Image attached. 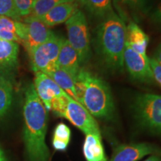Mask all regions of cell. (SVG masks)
<instances>
[{
  "instance_id": "cell-1",
  "label": "cell",
  "mask_w": 161,
  "mask_h": 161,
  "mask_svg": "<svg viewBox=\"0 0 161 161\" xmlns=\"http://www.w3.org/2000/svg\"><path fill=\"white\" fill-rule=\"evenodd\" d=\"M23 117V140L28 161H49V151L46 143L48 113L33 84L25 91Z\"/></svg>"
},
{
  "instance_id": "cell-2",
  "label": "cell",
  "mask_w": 161,
  "mask_h": 161,
  "mask_svg": "<svg viewBox=\"0 0 161 161\" xmlns=\"http://www.w3.org/2000/svg\"><path fill=\"white\" fill-rule=\"evenodd\" d=\"M126 43L127 26L114 11L102 19L96 34L97 52L109 69H123Z\"/></svg>"
},
{
  "instance_id": "cell-3",
  "label": "cell",
  "mask_w": 161,
  "mask_h": 161,
  "mask_svg": "<svg viewBox=\"0 0 161 161\" xmlns=\"http://www.w3.org/2000/svg\"><path fill=\"white\" fill-rule=\"evenodd\" d=\"M78 102L90 114L102 119L110 120L115 112L114 98L109 86L97 75L80 69L75 80Z\"/></svg>"
},
{
  "instance_id": "cell-4",
  "label": "cell",
  "mask_w": 161,
  "mask_h": 161,
  "mask_svg": "<svg viewBox=\"0 0 161 161\" xmlns=\"http://www.w3.org/2000/svg\"><path fill=\"white\" fill-rule=\"evenodd\" d=\"M132 107L139 125L153 134L161 136V96L139 94Z\"/></svg>"
},
{
  "instance_id": "cell-5",
  "label": "cell",
  "mask_w": 161,
  "mask_h": 161,
  "mask_svg": "<svg viewBox=\"0 0 161 161\" xmlns=\"http://www.w3.org/2000/svg\"><path fill=\"white\" fill-rule=\"evenodd\" d=\"M33 84L46 110H52L56 115L63 117L69 96L43 72H35Z\"/></svg>"
},
{
  "instance_id": "cell-6",
  "label": "cell",
  "mask_w": 161,
  "mask_h": 161,
  "mask_svg": "<svg viewBox=\"0 0 161 161\" xmlns=\"http://www.w3.org/2000/svg\"><path fill=\"white\" fill-rule=\"evenodd\" d=\"M67 40L77 52L80 64H85L91 57L89 29L85 14L83 11H77L66 22Z\"/></svg>"
},
{
  "instance_id": "cell-7",
  "label": "cell",
  "mask_w": 161,
  "mask_h": 161,
  "mask_svg": "<svg viewBox=\"0 0 161 161\" xmlns=\"http://www.w3.org/2000/svg\"><path fill=\"white\" fill-rule=\"evenodd\" d=\"M64 40L54 34L47 41L34 49L29 55L32 69L46 75L57 69L58 55Z\"/></svg>"
},
{
  "instance_id": "cell-8",
  "label": "cell",
  "mask_w": 161,
  "mask_h": 161,
  "mask_svg": "<svg viewBox=\"0 0 161 161\" xmlns=\"http://www.w3.org/2000/svg\"><path fill=\"white\" fill-rule=\"evenodd\" d=\"M63 117L69 120L73 125L85 134L100 133L97 122L85 107L70 97L68 99Z\"/></svg>"
},
{
  "instance_id": "cell-9",
  "label": "cell",
  "mask_w": 161,
  "mask_h": 161,
  "mask_svg": "<svg viewBox=\"0 0 161 161\" xmlns=\"http://www.w3.org/2000/svg\"><path fill=\"white\" fill-rule=\"evenodd\" d=\"M124 65H125L127 70L134 79L148 84L154 81L149 58L147 55L136 52L127 43L124 52Z\"/></svg>"
},
{
  "instance_id": "cell-10",
  "label": "cell",
  "mask_w": 161,
  "mask_h": 161,
  "mask_svg": "<svg viewBox=\"0 0 161 161\" xmlns=\"http://www.w3.org/2000/svg\"><path fill=\"white\" fill-rule=\"evenodd\" d=\"M25 23L23 45L29 55L37 46L47 41L54 33L37 18L27 17L23 19Z\"/></svg>"
},
{
  "instance_id": "cell-11",
  "label": "cell",
  "mask_w": 161,
  "mask_h": 161,
  "mask_svg": "<svg viewBox=\"0 0 161 161\" xmlns=\"http://www.w3.org/2000/svg\"><path fill=\"white\" fill-rule=\"evenodd\" d=\"M148 154L161 155V148L148 142L121 144L114 148L111 158L108 161H137Z\"/></svg>"
},
{
  "instance_id": "cell-12",
  "label": "cell",
  "mask_w": 161,
  "mask_h": 161,
  "mask_svg": "<svg viewBox=\"0 0 161 161\" xmlns=\"http://www.w3.org/2000/svg\"><path fill=\"white\" fill-rule=\"evenodd\" d=\"M80 62L77 52L72 47L69 41L65 39L58 55V68L66 72L75 80L80 70Z\"/></svg>"
},
{
  "instance_id": "cell-13",
  "label": "cell",
  "mask_w": 161,
  "mask_h": 161,
  "mask_svg": "<svg viewBox=\"0 0 161 161\" xmlns=\"http://www.w3.org/2000/svg\"><path fill=\"white\" fill-rule=\"evenodd\" d=\"M78 4L69 1L56 5L39 19L48 27H52L67 21L78 11Z\"/></svg>"
},
{
  "instance_id": "cell-14",
  "label": "cell",
  "mask_w": 161,
  "mask_h": 161,
  "mask_svg": "<svg viewBox=\"0 0 161 161\" xmlns=\"http://www.w3.org/2000/svg\"><path fill=\"white\" fill-rule=\"evenodd\" d=\"M19 44L0 39V73L8 74L18 64Z\"/></svg>"
},
{
  "instance_id": "cell-15",
  "label": "cell",
  "mask_w": 161,
  "mask_h": 161,
  "mask_svg": "<svg viewBox=\"0 0 161 161\" xmlns=\"http://www.w3.org/2000/svg\"><path fill=\"white\" fill-rule=\"evenodd\" d=\"M83 153L86 161H108L100 133L86 134Z\"/></svg>"
},
{
  "instance_id": "cell-16",
  "label": "cell",
  "mask_w": 161,
  "mask_h": 161,
  "mask_svg": "<svg viewBox=\"0 0 161 161\" xmlns=\"http://www.w3.org/2000/svg\"><path fill=\"white\" fill-rule=\"evenodd\" d=\"M149 37L137 24L130 22L127 26V44L133 50L142 55H146Z\"/></svg>"
},
{
  "instance_id": "cell-17",
  "label": "cell",
  "mask_w": 161,
  "mask_h": 161,
  "mask_svg": "<svg viewBox=\"0 0 161 161\" xmlns=\"http://www.w3.org/2000/svg\"><path fill=\"white\" fill-rule=\"evenodd\" d=\"M14 86L8 74L0 73V118L3 117L11 108L13 101Z\"/></svg>"
},
{
  "instance_id": "cell-18",
  "label": "cell",
  "mask_w": 161,
  "mask_h": 161,
  "mask_svg": "<svg viewBox=\"0 0 161 161\" xmlns=\"http://www.w3.org/2000/svg\"><path fill=\"white\" fill-rule=\"evenodd\" d=\"M20 23L11 18L0 16V39L22 44L19 37Z\"/></svg>"
},
{
  "instance_id": "cell-19",
  "label": "cell",
  "mask_w": 161,
  "mask_h": 161,
  "mask_svg": "<svg viewBox=\"0 0 161 161\" xmlns=\"http://www.w3.org/2000/svg\"><path fill=\"white\" fill-rule=\"evenodd\" d=\"M50 78L53 79L54 81L64 90V92L72 98V99L78 101L77 94H76L75 80L69 74L64 70L58 68L57 69L51 73L48 74Z\"/></svg>"
},
{
  "instance_id": "cell-20",
  "label": "cell",
  "mask_w": 161,
  "mask_h": 161,
  "mask_svg": "<svg viewBox=\"0 0 161 161\" xmlns=\"http://www.w3.org/2000/svg\"><path fill=\"white\" fill-rule=\"evenodd\" d=\"M80 3L90 14L98 19H104L114 12L112 0H80Z\"/></svg>"
},
{
  "instance_id": "cell-21",
  "label": "cell",
  "mask_w": 161,
  "mask_h": 161,
  "mask_svg": "<svg viewBox=\"0 0 161 161\" xmlns=\"http://www.w3.org/2000/svg\"><path fill=\"white\" fill-rule=\"evenodd\" d=\"M71 138V130L64 123H59L55 127L52 137V146L56 151L65 152Z\"/></svg>"
},
{
  "instance_id": "cell-22",
  "label": "cell",
  "mask_w": 161,
  "mask_h": 161,
  "mask_svg": "<svg viewBox=\"0 0 161 161\" xmlns=\"http://www.w3.org/2000/svg\"><path fill=\"white\" fill-rule=\"evenodd\" d=\"M69 1L73 0H36L33 3L31 14L28 17L40 19L56 5Z\"/></svg>"
},
{
  "instance_id": "cell-23",
  "label": "cell",
  "mask_w": 161,
  "mask_h": 161,
  "mask_svg": "<svg viewBox=\"0 0 161 161\" xmlns=\"http://www.w3.org/2000/svg\"><path fill=\"white\" fill-rule=\"evenodd\" d=\"M119 9L127 8L131 11H146L152 0H114Z\"/></svg>"
},
{
  "instance_id": "cell-24",
  "label": "cell",
  "mask_w": 161,
  "mask_h": 161,
  "mask_svg": "<svg viewBox=\"0 0 161 161\" xmlns=\"http://www.w3.org/2000/svg\"><path fill=\"white\" fill-rule=\"evenodd\" d=\"M0 16L9 17L15 21H23V18L18 14L13 0H0Z\"/></svg>"
},
{
  "instance_id": "cell-25",
  "label": "cell",
  "mask_w": 161,
  "mask_h": 161,
  "mask_svg": "<svg viewBox=\"0 0 161 161\" xmlns=\"http://www.w3.org/2000/svg\"><path fill=\"white\" fill-rule=\"evenodd\" d=\"M15 8L22 18L27 17L31 14L33 7V0H13Z\"/></svg>"
},
{
  "instance_id": "cell-26",
  "label": "cell",
  "mask_w": 161,
  "mask_h": 161,
  "mask_svg": "<svg viewBox=\"0 0 161 161\" xmlns=\"http://www.w3.org/2000/svg\"><path fill=\"white\" fill-rule=\"evenodd\" d=\"M149 64L152 69L154 79L161 86V65L154 58H149Z\"/></svg>"
},
{
  "instance_id": "cell-27",
  "label": "cell",
  "mask_w": 161,
  "mask_h": 161,
  "mask_svg": "<svg viewBox=\"0 0 161 161\" xmlns=\"http://www.w3.org/2000/svg\"><path fill=\"white\" fill-rule=\"evenodd\" d=\"M151 19L154 24L161 27V3L152 13V16H151Z\"/></svg>"
},
{
  "instance_id": "cell-28",
  "label": "cell",
  "mask_w": 161,
  "mask_h": 161,
  "mask_svg": "<svg viewBox=\"0 0 161 161\" xmlns=\"http://www.w3.org/2000/svg\"><path fill=\"white\" fill-rule=\"evenodd\" d=\"M161 65V43L158 46V47L157 48L155 52H154V55L153 57Z\"/></svg>"
},
{
  "instance_id": "cell-29",
  "label": "cell",
  "mask_w": 161,
  "mask_h": 161,
  "mask_svg": "<svg viewBox=\"0 0 161 161\" xmlns=\"http://www.w3.org/2000/svg\"><path fill=\"white\" fill-rule=\"evenodd\" d=\"M144 161H161V158L158 155H152Z\"/></svg>"
},
{
  "instance_id": "cell-30",
  "label": "cell",
  "mask_w": 161,
  "mask_h": 161,
  "mask_svg": "<svg viewBox=\"0 0 161 161\" xmlns=\"http://www.w3.org/2000/svg\"><path fill=\"white\" fill-rule=\"evenodd\" d=\"M0 161H8L5 154L4 153L3 150L1 148V147H0Z\"/></svg>"
},
{
  "instance_id": "cell-31",
  "label": "cell",
  "mask_w": 161,
  "mask_h": 161,
  "mask_svg": "<svg viewBox=\"0 0 161 161\" xmlns=\"http://www.w3.org/2000/svg\"><path fill=\"white\" fill-rule=\"evenodd\" d=\"M33 1H34V2H35V1H36V0H33Z\"/></svg>"
}]
</instances>
